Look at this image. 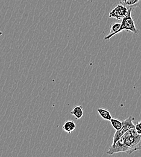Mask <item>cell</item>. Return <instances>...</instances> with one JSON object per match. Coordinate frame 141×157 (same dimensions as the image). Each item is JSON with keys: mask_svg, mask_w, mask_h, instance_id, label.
<instances>
[{"mask_svg": "<svg viewBox=\"0 0 141 157\" xmlns=\"http://www.w3.org/2000/svg\"><path fill=\"white\" fill-rule=\"evenodd\" d=\"M139 150H141V136L136 132L134 128L126 132L115 143H112L107 154L113 155L125 152L130 155Z\"/></svg>", "mask_w": 141, "mask_h": 157, "instance_id": "cell-1", "label": "cell"}, {"mask_svg": "<svg viewBox=\"0 0 141 157\" xmlns=\"http://www.w3.org/2000/svg\"><path fill=\"white\" fill-rule=\"evenodd\" d=\"M133 9L130 8L128 9V12L127 15L122 19L121 23V28L120 32L121 33L122 31H127L130 33H133L134 35H138L139 32V30L136 28L134 20H133L132 17V13Z\"/></svg>", "mask_w": 141, "mask_h": 157, "instance_id": "cell-2", "label": "cell"}, {"mask_svg": "<svg viewBox=\"0 0 141 157\" xmlns=\"http://www.w3.org/2000/svg\"><path fill=\"white\" fill-rule=\"evenodd\" d=\"M135 129L136 131V132L141 136V121L138 122L135 126Z\"/></svg>", "mask_w": 141, "mask_h": 157, "instance_id": "cell-11", "label": "cell"}, {"mask_svg": "<svg viewBox=\"0 0 141 157\" xmlns=\"http://www.w3.org/2000/svg\"><path fill=\"white\" fill-rule=\"evenodd\" d=\"M122 5L127 9L132 8L134 9L135 7L141 8V0H127Z\"/></svg>", "mask_w": 141, "mask_h": 157, "instance_id": "cell-7", "label": "cell"}, {"mask_svg": "<svg viewBox=\"0 0 141 157\" xmlns=\"http://www.w3.org/2000/svg\"><path fill=\"white\" fill-rule=\"evenodd\" d=\"M135 120V117L133 116H130L127 118L125 119L122 123V126L121 129L118 131H116V132L113 136V143H115L116 141H117L120 138L128 131L130 130L132 128H134L135 126V124L133 123V120Z\"/></svg>", "mask_w": 141, "mask_h": 157, "instance_id": "cell-3", "label": "cell"}, {"mask_svg": "<svg viewBox=\"0 0 141 157\" xmlns=\"http://www.w3.org/2000/svg\"><path fill=\"white\" fill-rule=\"evenodd\" d=\"M128 9L122 4H119L115 7L109 13V17L115 18L116 20H122L127 13Z\"/></svg>", "mask_w": 141, "mask_h": 157, "instance_id": "cell-4", "label": "cell"}, {"mask_svg": "<svg viewBox=\"0 0 141 157\" xmlns=\"http://www.w3.org/2000/svg\"><path fill=\"white\" fill-rule=\"evenodd\" d=\"M97 112L99 113L100 116L103 120L110 121L112 118L110 113L104 108H98L97 109Z\"/></svg>", "mask_w": 141, "mask_h": 157, "instance_id": "cell-9", "label": "cell"}, {"mask_svg": "<svg viewBox=\"0 0 141 157\" xmlns=\"http://www.w3.org/2000/svg\"><path fill=\"white\" fill-rule=\"evenodd\" d=\"M70 113L71 115L74 116L76 117V119H80L83 116L84 113L83 106L81 105H79L74 107Z\"/></svg>", "mask_w": 141, "mask_h": 157, "instance_id": "cell-8", "label": "cell"}, {"mask_svg": "<svg viewBox=\"0 0 141 157\" xmlns=\"http://www.w3.org/2000/svg\"><path fill=\"white\" fill-rule=\"evenodd\" d=\"M76 128V124L72 120L66 121L62 126V129L64 131L68 134H71L72 132L74 131Z\"/></svg>", "mask_w": 141, "mask_h": 157, "instance_id": "cell-6", "label": "cell"}, {"mask_svg": "<svg viewBox=\"0 0 141 157\" xmlns=\"http://www.w3.org/2000/svg\"><path fill=\"white\" fill-rule=\"evenodd\" d=\"M110 121L112 126L116 131H118V130L121 129L122 126V123L120 120H118L117 118H112L110 119Z\"/></svg>", "mask_w": 141, "mask_h": 157, "instance_id": "cell-10", "label": "cell"}, {"mask_svg": "<svg viewBox=\"0 0 141 157\" xmlns=\"http://www.w3.org/2000/svg\"><path fill=\"white\" fill-rule=\"evenodd\" d=\"M121 28V23L115 22L113 24L110 25V31L108 35H107L104 38V40H107L110 39L115 35L120 33V30Z\"/></svg>", "mask_w": 141, "mask_h": 157, "instance_id": "cell-5", "label": "cell"}, {"mask_svg": "<svg viewBox=\"0 0 141 157\" xmlns=\"http://www.w3.org/2000/svg\"><path fill=\"white\" fill-rule=\"evenodd\" d=\"M1 35H2V32L1 31H0V36H1Z\"/></svg>", "mask_w": 141, "mask_h": 157, "instance_id": "cell-13", "label": "cell"}, {"mask_svg": "<svg viewBox=\"0 0 141 157\" xmlns=\"http://www.w3.org/2000/svg\"><path fill=\"white\" fill-rule=\"evenodd\" d=\"M120 1V3L121 4H123V3L125 2V1H126L127 0H119Z\"/></svg>", "mask_w": 141, "mask_h": 157, "instance_id": "cell-12", "label": "cell"}]
</instances>
